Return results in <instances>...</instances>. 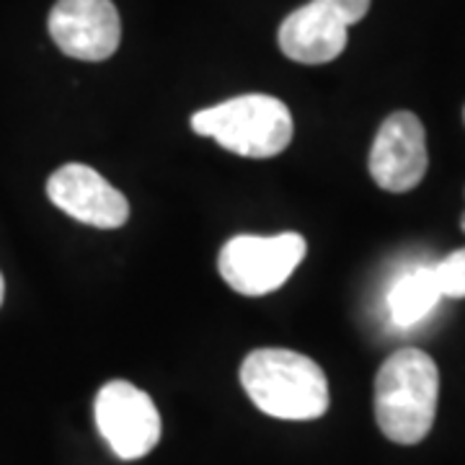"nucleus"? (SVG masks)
Wrapping results in <instances>:
<instances>
[{"label":"nucleus","mask_w":465,"mask_h":465,"mask_svg":"<svg viewBox=\"0 0 465 465\" xmlns=\"http://www.w3.org/2000/svg\"><path fill=\"white\" fill-rule=\"evenodd\" d=\"M47 29L63 54L85 63L112 57L122 39V21L112 0H57Z\"/></svg>","instance_id":"obj_7"},{"label":"nucleus","mask_w":465,"mask_h":465,"mask_svg":"<svg viewBox=\"0 0 465 465\" xmlns=\"http://www.w3.org/2000/svg\"><path fill=\"white\" fill-rule=\"evenodd\" d=\"M432 269L442 298H465V249L452 251Z\"/></svg>","instance_id":"obj_11"},{"label":"nucleus","mask_w":465,"mask_h":465,"mask_svg":"<svg viewBox=\"0 0 465 465\" xmlns=\"http://www.w3.org/2000/svg\"><path fill=\"white\" fill-rule=\"evenodd\" d=\"M192 130L243 158H274L295 133L287 104L266 94H246L202 109L192 116Z\"/></svg>","instance_id":"obj_3"},{"label":"nucleus","mask_w":465,"mask_h":465,"mask_svg":"<svg viewBox=\"0 0 465 465\" xmlns=\"http://www.w3.org/2000/svg\"><path fill=\"white\" fill-rule=\"evenodd\" d=\"M47 197L67 217L94 228H122L130 220V202L85 163L57 168L47 182Z\"/></svg>","instance_id":"obj_8"},{"label":"nucleus","mask_w":465,"mask_h":465,"mask_svg":"<svg viewBox=\"0 0 465 465\" xmlns=\"http://www.w3.org/2000/svg\"><path fill=\"white\" fill-rule=\"evenodd\" d=\"M300 232L280 235H235L217 259V269L231 290L246 298H262L280 290L305 259Z\"/></svg>","instance_id":"obj_4"},{"label":"nucleus","mask_w":465,"mask_h":465,"mask_svg":"<svg viewBox=\"0 0 465 465\" xmlns=\"http://www.w3.org/2000/svg\"><path fill=\"white\" fill-rule=\"evenodd\" d=\"M463 122H465V109H463Z\"/></svg>","instance_id":"obj_15"},{"label":"nucleus","mask_w":465,"mask_h":465,"mask_svg":"<svg viewBox=\"0 0 465 465\" xmlns=\"http://www.w3.org/2000/svg\"><path fill=\"white\" fill-rule=\"evenodd\" d=\"M321 3L329 5L347 26L362 21L367 16V11H370V0H321Z\"/></svg>","instance_id":"obj_12"},{"label":"nucleus","mask_w":465,"mask_h":465,"mask_svg":"<svg viewBox=\"0 0 465 465\" xmlns=\"http://www.w3.org/2000/svg\"><path fill=\"white\" fill-rule=\"evenodd\" d=\"M440 298L442 295H440L432 266L411 269L409 274H403L399 282L393 284V290L388 295V308H391L393 323L401 329L414 326L432 311Z\"/></svg>","instance_id":"obj_10"},{"label":"nucleus","mask_w":465,"mask_h":465,"mask_svg":"<svg viewBox=\"0 0 465 465\" xmlns=\"http://www.w3.org/2000/svg\"><path fill=\"white\" fill-rule=\"evenodd\" d=\"M347 24L321 0L295 8L280 26V50L302 65H323L347 47Z\"/></svg>","instance_id":"obj_9"},{"label":"nucleus","mask_w":465,"mask_h":465,"mask_svg":"<svg viewBox=\"0 0 465 465\" xmlns=\"http://www.w3.org/2000/svg\"><path fill=\"white\" fill-rule=\"evenodd\" d=\"M241 385L264 414L308 421L326 414L329 381L323 370L292 349H256L241 365Z\"/></svg>","instance_id":"obj_2"},{"label":"nucleus","mask_w":465,"mask_h":465,"mask_svg":"<svg viewBox=\"0 0 465 465\" xmlns=\"http://www.w3.org/2000/svg\"><path fill=\"white\" fill-rule=\"evenodd\" d=\"M96 427L122 460L145 458L161 440V414L145 391L127 381L106 382L94 403Z\"/></svg>","instance_id":"obj_5"},{"label":"nucleus","mask_w":465,"mask_h":465,"mask_svg":"<svg viewBox=\"0 0 465 465\" xmlns=\"http://www.w3.org/2000/svg\"><path fill=\"white\" fill-rule=\"evenodd\" d=\"M460 228H463V231H465V215H463V223H460Z\"/></svg>","instance_id":"obj_14"},{"label":"nucleus","mask_w":465,"mask_h":465,"mask_svg":"<svg viewBox=\"0 0 465 465\" xmlns=\"http://www.w3.org/2000/svg\"><path fill=\"white\" fill-rule=\"evenodd\" d=\"M3 295H5V282H3V274H0V305H3Z\"/></svg>","instance_id":"obj_13"},{"label":"nucleus","mask_w":465,"mask_h":465,"mask_svg":"<svg viewBox=\"0 0 465 465\" xmlns=\"http://www.w3.org/2000/svg\"><path fill=\"white\" fill-rule=\"evenodd\" d=\"M437 399L440 370L421 349H399L375 375V419L391 442H421L432 430Z\"/></svg>","instance_id":"obj_1"},{"label":"nucleus","mask_w":465,"mask_h":465,"mask_svg":"<svg viewBox=\"0 0 465 465\" xmlns=\"http://www.w3.org/2000/svg\"><path fill=\"white\" fill-rule=\"evenodd\" d=\"M430 166L427 133L411 112H393L381 124L370 150V176L391 194L416 189Z\"/></svg>","instance_id":"obj_6"}]
</instances>
